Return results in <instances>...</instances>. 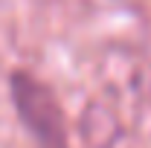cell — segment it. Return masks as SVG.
Returning <instances> with one entry per match:
<instances>
[{
    "instance_id": "1",
    "label": "cell",
    "mask_w": 151,
    "mask_h": 148,
    "mask_svg": "<svg viewBox=\"0 0 151 148\" xmlns=\"http://www.w3.org/2000/svg\"><path fill=\"white\" fill-rule=\"evenodd\" d=\"M12 102L38 148H67V128L61 108L44 81L18 70L12 75Z\"/></svg>"
}]
</instances>
